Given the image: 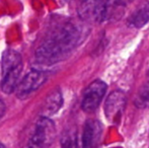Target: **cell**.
Masks as SVG:
<instances>
[{"instance_id": "1", "label": "cell", "mask_w": 149, "mask_h": 148, "mask_svg": "<svg viewBox=\"0 0 149 148\" xmlns=\"http://www.w3.org/2000/svg\"><path fill=\"white\" fill-rule=\"evenodd\" d=\"M86 35L84 26L75 20L66 22L46 38L36 53V59L42 64L61 61L80 45Z\"/></svg>"}, {"instance_id": "2", "label": "cell", "mask_w": 149, "mask_h": 148, "mask_svg": "<svg viewBox=\"0 0 149 148\" xmlns=\"http://www.w3.org/2000/svg\"><path fill=\"white\" fill-rule=\"evenodd\" d=\"M124 2L85 1L78 8V15L83 22H102L120 18L124 12Z\"/></svg>"}, {"instance_id": "3", "label": "cell", "mask_w": 149, "mask_h": 148, "mask_svg": "<svg viewBox=\"0 0 149 148\" xmlns=\"http://www.w3.org/2000/svg\"><path fill=\"white\" fill-rule=\"evenodd\" d=\"M22 60L19 53L11 49L3 52L1 59V90L4 93H12L15 91L22 72Z\"/></svg>"}, {"instance_id": "4", "label": "cell", "mask_w": 149, "mask_h": 148, "mask_svg": "<svg viewBox=\"0 0 149 148\" xmlns=\"http://www.w3.org/2000/svg\"><path fill=\"white\" fill-rule=\"evenodd\" d=\"M56 137V127L49 118L42 117L33 125L24 148H49Z\"/></svg>"}, {"instance_id": "5", "label": "cell", "mask_w": 149, "mask_h": 148, "mask_svg": "<svg viewBox=\"0 0 149 148\" xmlns=\"http://www.w3.org/2000/svg\"><path fill=\"white\" fill-rule=\"evenodd\" d=\"M107 91V84L102 80H95L90 83L83 93L81 108L84 112L90 113L96 110L104 97Z\"/></svg>"}, {"instance_id": "6", "label": "cell", "mask_w": 149, "mask_h": 148, "mask_svg": "<svg viewBox=\"0 0 149 148\" xmlns=\"http://www.w3.org/2000/svg\"><path fill=\"white\" fill-rule=\"evenodd\" d=\"M47 75L41 70H31L22 80L19 81L15 91L19 97L29 95L33 91L37 90L40 86L46 82Z\"/></svg>"}, {"instance_id": "7", "label": "cell", "mask_w": 149, "mask_h": 148, "mask_svg": "<svg viewBox=\"0 0 149 148\" xmlns=\"http://www.w3.org/2000/svg\"><path fill=\"white\" fill-rule=\"evenodd\" d=\"M126 107V95L123 91L115 90L109 95L104 104V113L109 121L118 122Z\"/></svg>"}, {"instance_id": "8", "label": "cell", "mask_w": 149, "mask_h": 148, "mask_svg": "<svg viewBox=\"0 0 149 148\" xmlns=\"http://www.w3.org/2000/svg\"><path fill=\"white\" fill-rule=\"evenodd\" d=\"M102 126L96 120H87L84 124L82 134L83 148H96L100 141Z\"/></svg>"}, {"instance_id": "9", "label": "cell", "mask_w": 149, "mask_h": 148, "mask_svg": "<svg viewBox=\"0 0 149 148\" xmlns=\"http://www.w3.org/2000/svg\"><path fill=\"white\" fill-rule=\"evenodd\" d=\"M63 105V97L61 93L60 89L56 88L55 90H53L46 99L45 103L43 105V112L44 116L48 118V116H52L55 115L59 110L61 109Z\"/></svg>"}, {"instance_id": "10", "label": "cell", "mask_w": 149, "mask_h": 148, "mask_svg": "<svg viewBox=\"0 0 149 148\" xmlns=\"http://www.w3.org/2000/svg\"><path fill=\"white\" fill-rule=\"evenodd\" d=\"M149 22V2H146L141 5L136 11H134L129 16L127 22L128 26L132 28H139L145 26Z\"/></svg>"}, {"instance_id": "11", "label": "cell", "mask_w": 149, "mask_h": 148, "mask_svg": "<svg viewBox=\"0 0 149 148\" xmlns=\"http://www.w3.org/2000/svg\"><path fill=\"white\" fill-rule=\"evenodd\" d=\"M61 148H77V134L74 129H67L60 139Z\"/></svg>"}, {"instance_id": "12", "label": "cell", "mask_w": 149, "mask_h": 148, "mask_svg": "<svg viewBox=\"0 0 149 148\" xmlns=\"http://www.w3.org/2000/svg\"><path fill=\"white\" fill-rule=\"evenodd\" d=\"M135 105L142 109L149 108V81L143 84V86L138 91V94L135 99Z\"/></svg>"}, {"instance_id": "13", "label": "cell", "mask_w": 149, "mask_h": 148, "mask_svg": "<svg viewBox=\"0 0 149 148\" xmlns=\"http://www.w3.org/2000/svg\"><path fill=\"white\" fill-rule=\"evenodd\" d=\"M5 111H6V107H5V104L0 99V118L4 116L5 114Z\"/></svg>"}, {"instance_id": "14", "label": "cell", "mask_w": 149, "mask_h": 148, "mask_svg": "<svg viewBox=\"0 0 149 148\" xmlns=\"http://www.w3.org/2000/svg\"><path fill=\"white\" fill-rule=\"evenodd\" d=\"M0 148H5V146H4L3 144H1V143H0Z\"/></svg>"}]
</instances>
